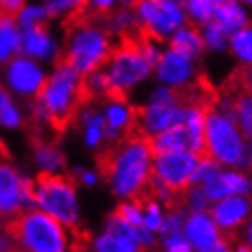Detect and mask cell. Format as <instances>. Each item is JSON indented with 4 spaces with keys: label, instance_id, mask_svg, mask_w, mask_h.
Masks as SVG:
<instances>
[{
    "label": "cell",
    "instance_id": "f6af8a7d",
    "mask_svg": "<svg viewBox=\"0 0 252 252\" xmlns=\"http://www.w3.org/2000/svg\"><path fill=\"white\" fill-rule=\"evenodd\" d=\"M251 153H252V135H251Z\"/></svg>",
    "mask_w": 252,
    "mask_h": 252
},
{
    "label": "cell",
    "instance_id": "5bb4252c",
    "mask_svg": "<svg viewBox=\"0 0 252 252\" xmlns=\"http://www.w3.org/2000/svg\"><path fill=\"white\" fill-rule=\"evenodd\" d=\"M20 53L40 63H54L62 56V45L45 26L29 27L22 29Z\"/></svg>",
    "mask_w": 252,
    "mask_h": 252
},
{
    "label": "cell",
    "instance_id": "484cf974",
    "mask_svg": "<svg viewBox=\"0 0 252 252\" xmlns=\"http://www.w3.org/2000/svg\"><path fill=\"white\" fill-rule=\"evenodd\" d=\"M24 123L20 106L16 105L15 95L5 89L4 85H0V126L4 128H18Z\"/></svg>",
    "mask_w": 252,
    "mask_h": 252
},
{
    "label": "cell",
    "instance_id": "277c9868",
    "mask_svg": "<svg viewBox=\"0 0 252 252\" xmlns=\"http://www.w3.org/2000/svg\"><path fill=\"white\" fill-rule=\"evenodd\" d=\"M114 51L110 32L105 26L90 18L76 16L70 26L65 40V47L62 49L63 62H67L79 74H89L92 70L103 68Z\"/></svg>",
    "mask_w": 252,
    "mask_h": 252
},
{
    "label": "cell",
    "instance_id": "44dd1931",
    "mask_svg": "<svg viewBox=\"0 0 252 252\" xmlns=\"http://www.w3.org/2000/svg\"><path fill=\"white\" fill-rule=\"evenodd\" d=\"M168 40H169V49H175V51H179V53L194 60L200 58L205 49L202 31H198L194 26H186L184 24Z\"/></svg>",
    "mask_w": 252,
    "mask_h": 252
},
{
    "label": "cell",
    "instance_id": "f35d334b",
    "mask_svg": "<svg viewBox=\"0 0 252 252\" xmlns=\"http://www.w3.org/2000/svg\"><path fill=\"white\" fill-rule=\"evenodd\" d=\"M245 240H247V245L252 249V220L245 225Z\"/></svg>",
    "mask_w": 252,
    "mask_h": 252
},
{
    "label": "cell",
    "instance_id": "83f0119b",
    "mask_svg": "<svg viewBox=\"0 0 252 252\" xmlns=\"http://www.w3.org/2000/svg\"><path fill=\"white\" fill-rule=\"evenodd\" d=\"M49 18H51V15H49L47 7H45L42 2H32V4L26 2V5L15 15V20L18 22V26H20L22 29L45 26Z\"/></svg>",
    "mask_w": 252,
    "mask_h": 252
},
{
    "label": "cell",
    "instance_id": "4dcf8cb0",
    "mask_svg": "<svg viewBox=\"0 0 252 252\" xmlns=\"http://www.w3.org/2000/svg\"><path fill=\"white\" fill-rule=\"evenodd\" d=\"M202 38H204L205 49H211L215 53H221V51H225L229 47V38H231V34L227 31H223L215 20H211L204 26Z\"/></svg>",
    "mask_w": 252,
    "mask_h": 252
},
{
    "label": "cell",
    "instance_id": "8fae6325",
    "mask_svg": "<svg viewBox=\"0 0 252 252\" xmlns=\"http://www.w3.org/2000/svg\"><path fill=\"white\" fill-rule=\"evenodd\" d=\"M34 200V182L20 175L7 160H0V216L27 209Z\"/></svg>",
    "mask_w": 252,
    "mask_h": 252
},
{
    "label": "cell",
    "instance_id": "1f68e13d",
    "mask_svg": "<svg viewBox=\"0 0 252 252\" xmlns=\"http://www.w3.org/2000/svg\"><path fill=\"white\" fill-rule=\"evenodd\" d=\"M112 215L131 227H142V213L137 209L131 202H123V204H119Z\"/></svg>",
    "mask_w": 252,
    "mask_h": 252
},
{
    "label": "cell",
    "instance_id": "4316f807",
    "mask_svg": "<svg viewBox=\"0 0 252 252\" xmlns=\"http://www.w3.org/2000/svg\"><path fill=\"white\" fill-rule=\"evenodd\" d=\"M229 49L245 67L252 65V27L245 26L232 32L229 38Z\"/></svg>",
    "mask_w": 252,
    "mask_h": 252
},
{
    "label": "cell",
    "instance_id": "ffe728a7",
    "mask_svg": "<svg viewBox=\"0 0 252 252\" xmlns=\"http://www.w3.org/2000/svg\"><path fill=\"white\" fill-rule=\"evenodd\" d=\"M22 27L15 16L0 15V65L20 54Z\"/></svg>",
    "mask_w": 252,
    "mask_h": 252
},
{
    "label": "cell",
    "instance_id": "9c48e42d",
    "mask_svg": "<svg viewBox=\"0 0 252 252\" xmlns=\"http://www.w3.org/2000/svg\"><path fill=\"white\" fill-rule=\"evenodd\" d=\"M198 162V155H194L189 150L160 153L153 155L152 158V175L160 180L171 193L186 196Z\"/></svg>",
    "mask_w": 252,
    "mask_h": 252
},
{
    "label": "cell",
    "instance_id": "8d00e7d4",
    "mask_svg": "<svg viewBox=\"0 0 252 252\" xmlns=\"http://www.w3.org/2000/svg\"><path fill=\"white\" fill-rule=\"evenodd\" d=\"M198 252H232V247L229 245V243H225L223 240L218 238V242H215L213 245H209V247L200 249Z\"/></svg>",
    "mask_w": 252,
    "mask_h": 252
},
{
    "label": "cell",
    "instance_id": "7a4b0ae2",
    "mask_svg": "<svg viewBox=\"0 0 252 252\" xmlns=\"http://www.w3.org/2000/svg\"><path fill=\"white\" fill-rule=\"evenodd\" d=\"M152 150L148 137L126 135L108 142L95 157L101 179L108 182L117 196L130 198L146 186L152 173Z\"/></svg>",
    "mask_w": 252,
    "mask_h": 252
},
{
    "label": "cell",
    "instance_id": "30bf717a",
    "mask_svg": "<svg viewBox=\"0 0 252 252\" xmlns=\"http://www.w3.org/2000/svg\"><path fill=\"white\" fill-rule=\"evenodd\" d=\"M0 67H2V85L13 95L24 99H34L47 79L43 63L22 53Z\"/></svg>",
    "mask_w": 252,
    "mask_h": 252
},
{
    "label": "cell",
    "instance_id": "cb8c5ba5",
    "mask_svg": "<svg viewBox=\"0 0 252 252\" xmlns=\"http://www.w3.org/2000/svg\"><path fill=\"white\" fill-rule=\"evenodd\" d=\"M32 150H34V158L45 171H54V169L65 168V157L56 146V142L45 141V139H34L32 141Z\"/></svg>",
    "mask_w": 252,
    "mask_h": 252
},
{
    "label": "cell",
    "instance_id": "ba28073f",
    "mask_svg": "<svg viewBox=\"0 0 252 252\" xmlns=\"http://www.w3.org/2000/svg\"><path fill=\"white\" fill-rule=\"evenodd\" d=\"M141 34L153 40H168L188 22L184 0H137L131 7Z\"/></svg>",
    "mask_w": 252,
    "mask_h": 252
},
{
    "label": "cell",
    "instance_id": "d6a6232c",
    "mask_svg": "<svg viewBox=\"0 0 252 252\" xmlns=\"http://www.w3.org/2000/svg\"><path fill=\"white\" fill-rule=\"evenodd\" d=\"M182 221H184V215L182 213H168L166 220L162 221V225L158 231L162 232L164 240H169V238L177 236V234H182Z\"/></svg>",
    "mask_w": 252,
    "mask_h": 252
},
{
    "label": "cell",
    "instance_id": "603a6c76",
    "mask_svg": "<svg viewBox=\"0 0 252 252\" xmlns=\"http://www.w3.org/2000/svg\"><path fill=\"white\" fill-rule=\"evenodd\" d=\"M213 20H215L223 31L229 32V34H232L234 31L242 29V27L249 26L247 9H245L242 2H238V0H229L225 4L216 5L215 13H213Z\"/></svg>",
    "mask_w": 252,
    "mask_h": 252
},
{
    "label": "cell",
    "instance_id": "3957f363",
    "mask_svg": "<svg viewBox=\"0 0 252 252\" xmlns=\"http://www.w3.org/2000/svg\"><path fill=\"white\" fill-rule=\"evenodd\" d=\"M11 242L27 252H65L67 236L63 223L49 213L20 209L7 216L2 225Z\"/></svg>",
    "mask_w": 252,
    "mask_h": 252
},
{
    "label": "cell",
    "instance_id": "8992f818",
    "mask_svg": "<svg viewBox=\"0 0 252 252\" xmlns=\"http://www.w3.org/2000/svg\"><path fill=\"white\" fill-rule=\"evenodd\" d=\"M236 119L221 106H211L205 114V153L207 157L225 166L251 164L245 152V139Z\"/></svg>",
    "mask_w": 252,
    "mask_h": 252
},
{
    "label": "cell",
    "instance_id": "f546056e",
    "mask_svg": "<svg viewBox=\"0 0 252 252\" xmlns=\"http://www.w3.org/2000/svg\"><path fill=\"white\" fill-rule=\"evenodd\" d=\"M184 9L193 26H205L213 20L215 5L211 0H184Z\"/></svg>",
    "mask_w": 252,
    "mask_h": 252
},
{
    "label": "cell",
    "instance_id": "f1b7e54d",
    "mask_svg": "<svg viewBox=\"0 0 252 252\" xmlns=\"http://www.w3.org/2000/svg\"><path fill=\"white\" fill-rule=\"evenodd\" d=\"M49 15L56 18H76L89 5V0H42Z\"/></svg>",
    "mask_w": 252,
    "mask_h": 252
},
{
    "label": "cell",
    "instance_id": "e575fe53",
    "mask_svg": "<svg viewBox=\"0 0 252 252\" xmlns=\"http://www.w3.org/2000/svg\"><path fill=\"white\" fill-rule=\"evenodd\" d=\"M27 0H0V15L15 16L26 5Z\"/></svg>",
    "mask_w": 252,
    "mask_h": 252
},
{
    "label": "cell",
    "instance_id": "836d02e7",
    "mask_svg": "<svg viewBox=\"0 0 252 252\" xmlns=\"http://www.w3.org/2000/svg\"><path fill=\"white\" fill-rule=\"evenodd\" d=\"M117 5V0H89V7L94 15H108Z\"/></svg>",
    "mask_w": 252,
    "mask_h": 252
},
{
    "label": "cell",
    "instance_id": "d6986e66",
    "mask_svg": "<svg viewBox=\"0 0 252 252\" xmlns=\"http://www.w3.org/2000/svg\"><path fill=\"white\" fill-rule=\"evenodd\" d=\"M148 144L152 150V155H160L168 152H179V150H188L189 139L188 130L182 123L171 126L168 130H162L155 135L148 137Z\"/></svg>",
    "mask_w": 252,
    "mask_h": 252
},
{
    "label": "cell",
    "instance_id": "9a60e30c",
    "mask_svg": "<svg viewBox=\"0 0 252 252\" xmlns=\"http://www.w3.org/2000/svg\"><path fill=\"white\" fill-rule=\"evenodd\" d=\"M209 215L221 231H236L252 215V200L245 198L243 194L223 196V200L209 211Z\"/></svg>",
    "mask_w": 252,
    "mask_h": 252
},
{
    "label": "cell",
    "instance_id": "d590c367",
    "mask_svg": "<svg viewBox=\"0 0 252 252\" xmlns=\"http://www.w3.org/2000/svg\"><path fill=\"white\" fill-rule=\"evenodd\" d=\"M168 243L169 251L168 252H191V247H189V243L184 242V236L182 234H177V236L169 238L166 240Z\"/></svg>",
    "mask_w": 252,
    "mask_h": 252
},
{
    "label": "cell",
    "instance_id": "74e56055",
    "mask_svg": "<svg viewBox=\"0 0 252 252\" xmlns=\"http://www.w3.org/2000/svg\"><path fill=\"white\" fill-rule=\"evenodd\" d=\"M79 177L83 180V184H87V186H92L95 180H97V177H95L94 173H90V171H79Z\"/></svg>",
    "mask_w": 252,
    "mask_h": 252
},
{
    "label": "cell",
    "instance_id": "ab89813d",
    "mask_svg": "<svg viewBox=\"0 0 252 252\" xmlns=\"http://www.w3.org/2000/svg\"><path fill=\"white\" fill-rule=\"evenodd\" d=\"M0 160H9V152L2 141H0Z\"/></svg>",
    "mask_w": 252,
    "mask_h": 252
},
{
    "label": "cell",
    "instance_id": "2e32d148",
    "mask_svg": "<svg viewBox=\"0 0 252 252\" xmlns=\"http://www.w3.org/2000/svg\"><path fill=\"white\" fill-rule=\"evenodd\" d=\"M202 188H204L205 194H207V198L211 202L220 200L223 196H229V194H247L252 191L251 180L243 173H238V171H227V173L218 171Z\"/></svg>",
    "mask_w": 252,
    "mask_h": 252
},
{
    "label": "cell",
    "instance_id": "7402d4cb",
    "mask_svg": "<svg viewBox=\"0 0 252 252\" xmlns=\"http://www.w3.org/2000/svg\"><path fill=\"white\" fill-rule=\"evenodd\" d=\"M218 105L234 116L243 135H252V92H238L231 99L218 97Z\"/></svg>",
    "mask_w": 252,
    "mask_h": 252
},
{
    "label": "cell",
    "instance_id": "60d3db41",
    "mask_svg": "<svg viewBox=\"0 0 252 252\" xmlns=\"http://www.w3.org/2000/svg\"><path fill=\"white\" fill-rule=\"evenodd\" d=\"M135 2L137 0H117V4H121V7H133L135 5Z\"/></svg>",
    "mask_w": 252,
    "mask_h": 252
},
{
    "label": "cell",
    "instance_id": "5b68a950",
    "mask_svg": "<svg viewBox=\"0 0 252 252\" xmlns=\"http://www.w3.org/2000/svg\"><path fill=\"white\" fill-rule=\"evenodd\" d=\"M103 68L110 83V97H126L133 87L153 72L155 63L142 47L141 32H137L125 36L123 42L114 47Z\"/></svg>",
    "mask_w": 252,
    "mask_h": 252
},
{
    "label": "cell",
    "instance_id": "b9f144b4",
    "mask_svg": "<svg viewBox=\"0 0 252 252\" xmlns=\"http://www.w3.org/2000/svg\"><path fill=\"white\" fill-rule=\"evenodd\" d=\"M211 2H213V5H220V4H225V2H229V0H211Z\"/></svg>",
    "mask_w": 252,
    "mask_h": 252
},
{
    "label": "cell",
    "instance_id": "7c38bea8",
    "mask_svg": "<svg viewBox=\"0 0 252 252\" xmlns=\"http://www.w3.org/2000/svg\"><path fill=\"white\" fill-rule=\"evenodd\" d=\"M194 62V58H189L175 49H168L160 53V58L153 70L162 85L175 90H186L200 81Z\"/></svg>",
    "mask_w": 252,
    "mask_h": 252
},
{
    "label": "cell",
    "instance_id": "52a82bcc",
    "mask_svg": "<svg viewBox=\"0 0 252 252\" xmlns=\"http://www.w3.org/2000/svg\"><path fill=\"white\" fill-rule=\"evenodd\" d=\"M76 186L72 175H58L54 171H40L34 179V200L43 211L58 218L65 227L78 223Z\"/></svg>",
    "mask_w": 252,
    "mask_h": 252
},
{
    "label": "cell",
    "instance_id": "d4e9b609",
    "mask_svg": "<svg viewBox=\"0 0 252 252\" xmlns=\"http://www.w3.org/2000/svg\"><path fill=\"white\" fill-rule=\"evenodd\" d=\"M105 16V29L110 34H119V36L125 38L135 34V31L139 32L135 15H133V9H130V7H121L119 11H110Z\"/></svg>",
    "mask_w": 252,
    "mask_h": 252
},
{
    "label": "cell",
    "instance_id": "ac0fdd59",
    "mask_svg": "<svg viewBox=\"0 0 252 252\" xmlns=\"http://www.w3.org/2000/svg\"><path fill=\"white\" fill-rule=\"evenodd\" d=\"M81 126H83V133H85V142L87 146L90 148H97L101 146V142L105 141V133H106V123L105 116L99 108L90 105V101H87L78 112V117Z\"/></svg>",
    "mask_w": 252,
    "mask_h": 252
},
{
    "label": "cell",
    "instance_id": "e0dca14e",
    "mask_svg": "<svg viewBox=\"0 0 252 252\" xmlns=\"http://www.w3.org/2000/svg\"><path fill=\"white\" fill-rule=\"evenodd\" d=\"M184 232L189 243L196 249L209 247L220 238V229L215 223L213 216L209 213H202V211H196L189 216L186 221Z\"/></svg>",
    "mask_w": 252,
    "mask_h": 252
},
{
    "label": "cell",
    "instance_id": "4fadbf2b",
    "mask_svg": "<svg viewBox=\"0 0 252 252\" xmlns=\"http://www.w3.org/2000/svg\"><path fill=\"white\" fill-rule=\"evenodd\" d=\"M139 229L141 227H131L110 215L105 232L94 243L95 252H148L150 247L141 242Z\"/></svg>",
    "mask_w": 252,
    "mask_h": 252
},
{
    "label": "cell",
    "instance_id": "ee69618b",
    "mask_svg": "<svg viewBox=\"0 0 252 252\" xmlns=\"http://www.w3.org/2000/svg\"><path fill=\"white\" fill-rule=\"evenodd\" d=\"M4 225V218H2V216H0V227Z\"/></svg>",
    "mask_w": 252,
    "mask_h": 252
},
{
    "label": "cell",
    "instance_id": "bcb514c9",
    "mask_svg": "<svg viewBox=\"0 0 252 252\" xmlns=\"http://www.w3.org/2000/svg\"><path fill=\"white\" fill-rule=\"evenodd\" d=\"M249 166H251V168H252V162H251V164H249Z\"/></svg>",
    "mask_w": 252,
    "mask_h": 252
},
{
    "label": "cell",
    "instance_id": "7bdbcfd3",
    "mask_svg": "<svg viewBox=\"0 0 252 252\" xmlns=\"http://www.w3.org/2000/svg\"><path fill=\"white\" fill-rule=\"evenodd\" d=\"M238 2H242L243 5H252V0H238Z\"/></svg>",
    "mask_w": 252,
    "mask_h": 252
},
{
    "label": "cell",
    "instance_id": "6da1fadb",
    "mask_svg": "<svg viewBox=\"0 0 252 252\" xmlns=\"http://www.w3.org/2000/svg\"><path fill=\"white\" fill-rule=\"evenodd\" d=\"M87 101L83 74L67 62H58L32 99V121L62 133L78 117L79 108Z\"/></svg>",
    "mask_w": 252,
    "mask_h": 252
}]
</instances>
